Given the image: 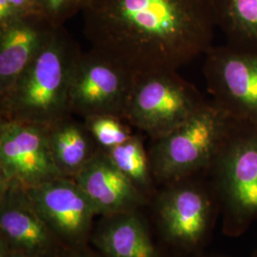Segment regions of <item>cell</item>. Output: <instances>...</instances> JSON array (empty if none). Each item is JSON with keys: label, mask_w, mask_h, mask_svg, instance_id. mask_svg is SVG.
<instances>
[{"label": "cell", "mask_w": 257, "mask_h": 257, "mask_svg": "<svg viewBox=\"0 0 257 257\" xmlns=\"http://www.w3.org/2000/svg\"><path fill=\"white\" fill-rule=\"evenodd\" d=\"M92 49L136 75L178 71L211 49V0H85Z\"/></svg>", "instance_id": "1"}, {"label": "cell", "mask_w": 257, "mask_h": 257, "mask_svg": "<svg viewBox=\"0 0 257 257\" xmlns=\"http://www.w3.org/2000/svg\"><path fill=\"white\" fill-rule=\"evenodd\" d=\"M81 52L64 26L57 28L12 89L0 96V121L49 127L70 114L69 90Z\"/></svg>", "instance_id": "2"}, {"label": "cell", "mask_w": 257, "mask_h": 257, "mask_svg": "<svg viewBox=\"0 0 257 257\" xmlns=\"http://www.w3.org/2000/svg\"><path fill=\"white\" fill-rule=\"evenodd\" d=\"M236 121L211 99L175 131L153 141L149 151L155 181L167 184L205 175Z\"/></svg>", "instance_id": "3"}, {"label": "cell", "mask_w": 257, "mask_h": 257, "mask_svg": "<svg viewBox=\"0 0 257 257\" xmlns=\"http://www.w3.org/2000/svg\"><path fill=\"white\" fill-rule=\"evenodd\" d=\"M223 214V230L242 235L257 221V127L237 123L206 173Z\"/></svg>", "instance_id": "4"}, {"label": "cell", "mask_w": 257, "mask_h": 257, "mask_svg": "<svg viewBox=\"0 0 257 257\" xmlns=\"http://www.w3.org/2000/svg\"><path fill=\"white\" fill-rule=\"evenodd\" d=\"M177 72L137 77L124 120L152 140L175 131L208 100Z\"/></svg>", "instance_id": "5"}, {"label": "cell", "mask_w": 257, "mask_h": 257, "mask_svg": "<svg viewBox=\"0 0 257 257\" xmlns=\"http://www.w3.org/2000/svg\"><path fill=\"white\" fill-rule=\"evenodd\" d=\"M138 75L91 49L74 65L69 90V113L78 118L113 115L124 119Z\"/></svg>", "instance_id": "6"}, {"label": "cell", "mask_w": 257, "mask_h": 257, "mask_svg": "<svg viewBox=\"0 0 257 257\" xmlns=\"http://www.w3.org/2000/svg\"><path fill=\"white\" fill-rule=\"evenodd\" d=\"M203 73L211 100L237 123L257 127V53L212 46Z\"/></svg>", "instance_id": "7"}, {"label": "cell", "mask_w": 257, "mask_h": 257, "mask_svg": "<svg viewBox=\"0 0 257 257\" xmlns=\"http://www.w3.org/2000/svg\"><path fill=\"white\" fill-rule=\"evenodd\" d=\"M199 175L164 184L158 201V218L166 238L185 250L202 243L213 221L216 197L211 183L199 182Z\"/></svg>", "instance_id": "8"}, {"label": "cell", "mask_w": 257, "mask_h": 257, "mask_svg": "<svg viewBox=\"0 0 257 257\" xmlns=\"http://www.w3.org/2000/svg\"><path fill=\"white\" fill-rule=\"evenodd\" d=\"M63 176L50 147L48 127L0 121V182L29 189Z\"/></svg>", "instance_id": "9"}, {"label": "cell", "mask_w": 257, "mask_h": 257, "mask_svg": "<svg viewBox=\"0 0 257 257\" xmlns=\"http://www.w3.org/2000/svg\"><path fill=\"white\" fill-rule=\"evenodd\" d=\"M1 248L37 257H54L58 237L48 227L19 184L0 182Z\"/></svg>", "instance_id": "10"}, {"label": "cell", "mask_w": 257, "mask_h": 257, "mask_svg": "<svg viewBox=\"0 0 257 257\" xmlns=\"http://www.w3.org/2000/svg\"><path fill=\"white\" fill-rule=\"evenodd\" d=\"M37 211L59 239L76 244L86 237L96 214L74 178L59 176L27 189Z\"/></svg>", "instance_id": "11"}, {"label": "cell", "mask_w": 257, "mask_h": 257, "mask_svg": "<svg viewBox=\"0 0 257 257\" xmlns=\"http://www.w3.org/2000/svg\"><path fill=\"white\" fill-rule=\"evenodd\" d=\"M46 16H31L0 25V96L12 89L53 37Z\"/></svg>", "instance_id": "12"}, {"label": "cell", "mask_w": 257, "mask_h": 257, "mask_svg": "<svg viewBox=\"0 0 257 257\" xmlns=\"http://www.w3.org/2000/svg\"><path fill=\"white\" fill-rule=\"evenodd\" d=\"M96 214L112 216L132 211L142 201L141 190L99 150L74 177Z\"/></svg>", "instance_id": "13"}, {"label": "cell", "mask_w": 257, "mask_h": 257, "mask_svg": "<svg viewBox=\"0 0 257 257\" xmlns=\"http://www.w3.org/2000/svg\"><path fill=\"white\" fill-rule=\"evenodd\" d=\"M68 114L48 127L50 147L61 175L74 178L100 150L83 119Z\"/></svg>", "instance_id": "14"}, {"label": "cell", "mask_w": 257, "mask_h": 257, "mask_svg": "<svg viewBox=\"0 0 257 257\" xmlns=\"http://www.w3.org/2000/svg\"><path fill=\"white\" fill-rule=\"evenodd\" d=\"M110 217L97 231L96 246L107 257H156L155 247L142 222L131 211Z\"/></svg>", "instance_id": "15"}, {"label": "cell", "mask_w": 257, "mask_h": 257, "mask_svg": "<svg viewBox=\"0 0 257 257\" xmlns=\"http://www.w3.org/2000/svg\"><path fill=\"white\" fill-rule=\"evenodd\" d=\"M211 4L225 44L257 53V0H211Z\"/></svg>", "instance_id": "16"}, {"label": "cell", "mask_w": 257, "mask_h": 257, "mask_svg": "<svg viewBox=\"0 0 257 257\" xmlns=\"http://www.w3.org/2000/svg\"><path fill=\"white\" fill-rule=\"evenodd\" d=\"M103 151L138 189H148L155 181L149 152L144 146L140 135L134 134L126 142Z\"/></svg>", "instance_id": "17"}, {"label": "cell", "mask_w": 257, "mask_h": 257, "mask_svg": "<svg viewBox=\"0 0 257 257\" xmlns=\"http://www.w3.org/2000/svg\"><path fill=\"white\" fill-rule=\"evenodd\" d=\"M83 121L101 150L116 147L135 134L125 120L113 115H93Z\"/></svg>", "instance_id": "18"}, {"label": "cell", "mask_w": 257, "mask_h": 257, "mask_svg": "<svg viewBox=\"0 0 257 257\" xmlns=\"http://www.w3.org/2000/svg\"><path fill=\"white\" fill-rule=\"evenodd\" d=\"M44 14L42 0H0V25L15 19Z\"/></svg>", "instance_id": "19"}, {"label": "cell", "mask_w": 257, "mask_h": 257, "mask_svg": "<svg viewBox=\"0 0 257 257\" xmlns=\"http://www.w3.org/2000/svg\"><path fill=\"white\" fill-rule=\"evenodd\" d=\"M44 14L56 27L82 11L85 0H42Z\"/></svg>", "instance_id": "20"}, {"label": "cell", "mask_w": 257, "mask_h": 257, "mask_svg": "<svg viewBox=\"0 0 257 257\" xmlns=\"http://www.w3.org/2000/svg\"><path fill=\"white\" fill-rule=\"evenodd\" d=\"M1 257H37L32 256V255H28L24 254L21 252L18 251H12V250H7V249H3L1 248Z\"/></svg>", "instance_id": "21"}, {"label": "cell", "mask_w": 257, "mask_h": 257, "mask_svg": "<svg viewBox=\"0 0 257 257\" xmlns=\"http://www.w3.org/2000/svg\"><path fill=\"white\" fill-rule=\"evenodd\" d=\"M194 257H230L226 256V255H221V254H216V255H207V256H194Z\"/></svg>", "instance_id": "22"}, {"label": "cell", "mask_w": 257, "mask_h": 257, "mask_svg": "<svg viewBox=\"0 0 257 257\" xmlns=\"http://www.w3.org/2000/svg\"><path fill=\"white\" fill-rule=\"evenodd\" d=\"M251 257H257V248L255 249V251L253 252V254H252V256Z\"/></svg>", "instance_id": "23"}, {"label": "cell", "mask_w": 257, "mask_h": 257, "mask_svg": "<svg viewBox=\"0 0 257 257\" xmlns=\"http://www.w3.org/2000/svg\"><path fill=\"white\" fill-rule=\"evenodd\" d=\"M78 257H88V256H78Z\"/></svg>", "instance_id": "24"}]
</instances>
